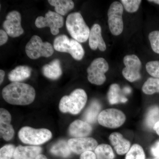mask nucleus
Segmentation results:
<instances>
[{"label": "nucleus", "instance_id": "nucleus-14", "mask_svg": "<svg viewBox=\"0 0 159 159\" xmlns=\"http://www.w3.org/2000/svg\"><path fill=\"white\" fill-rule=\"evenodd\" d=\"M11 116L8 111L4 108L0 109V131L3 139L9 141L14 135L13 127L10 124Z\"/></svg>", "mask_w": 159, "mask_h": 159}, {"label": "nucleus", "instance_id": "nucleus-38", "mask_svg": "<svg viewBox=\"0 0 159 159\" xmlns=\"http://www.w3.org/2000/svg\"><path fill=\"white\" fill-rule=\"evenodd\" d=\"M131 90L130 88L128 87H126L124 88L123 89V92L126 94H129L131 93Z\"/></svg>", "mask_w": 159, "mask_h": 159}, {"label": "nucleus", "instance_id": "nucleus-3", "mask_svg": "<svg viewBox=\"0 0 159 159\" xmlns=\"http://www.w3.org/2000/svg\"><path fill=\"white\" fill-rule=\"evenodd\" d=\"M87 101V95L82 89H77L69 96L61 98L59 102V108L63 113H70L77 115L81 111Z\"/></svg>", "mask_w": 159, "mask_h": 159}, {"label": "nucleus", "instance_id": "nucleus-2", "mask_svg": "<svg viewBox=\"0 0 159 159\" xmlns=\"http://www.w3.org/2000/svg\"><path fill=\"white\" fill-rule=\"evenodd\" d=\"M66 26L71 37L78 42H85L89 39L90 30L79 12H73L68 16Z\"/></svg>", "mask_w": 159, "mask_h": 159}, {"label": "nucleus", "instance_id": "nucleus-37", "mask_svg": "<svg viewBox=\"0 0 159 159\" xmlns=\"http://www.w3.org/2000/svg\"><path fill=\"white\" fill-rule=\"evenodd\" d=\"M153 129L156 132L157 134L159 135V121L156 123Z\"/></svg>", "mask_w": 159, "mask_h": 159}, {"label": "nucleus", "instance_id": "nucleus-27", "mask_svg": "<svg viewBox=\"0 0 159 159\" xmlns=\"http://www.w3.org/2000/svg\"><path fill=\"white\" fill-rule=\"evenodd\" d=\"M159 121V107L153 106L148 110L145 119V123L149 129L153 128L156 123Z\"/></svg>", "mask_w": 159, "mask_h": 159}, {"label": "nucleus", "instance_id": "nucleus-39", "mask_svg": "<svg viewBox=\"0 0 159 159\" xmlns=\"http://www.w3.org/2000/svg\"><path fill=\"white\" fill-rule=\"evenodd\" d=\"M35 159H47V158L43 155L39 154V155Z\"/></svg>", "mask_w": 159, "mask_h": 159}, {"label": "nucleus", "instance_id": "nucleus-31", "mask_svg": "<svg viewBox=\"0 0 159 159\" xmlns=\"http://www.w3.org/2000/svg\"><path fill=\"white\" fill-rule=\"evenodd\" d=\"M145 67L149 75L153 77L159 78V61H149L147 63Z\"/></svg>", "mask_w": 159, "mask_h": 159}, {"label": "nucleus", "instance_id": "nucleus-12", "mask_svg": "<svg viewBox=\"0 0 159 159\" xmlns=\"http://www.w3.org/2000/svg\"><path fill=\"white\" fill-rule=\"evenodd\" d=\"M21 22L20 13L16 11H11L6 16V19L3 22V27L10 37H19L24 32Z\"/></svg>", "mask_w": 159, "mask_h": 159}, {"label": "nucleus", "instance_id": "nucleus-6", "mask_svg": "<svg viewBox=\"0 0 159 159\" xmlns=\"http://www.w3.org/2000/svg\"><path fill=\"white\" fill-rule=\"evenodd\" d=\"M27 56L31 59H37L41 57H48L52 56L54 48L50 43L43 42L41 38L33 35L25 47Z\"/></svg>", "mask_w": 159, "mask_h": 159}, {"label": "nucleus", "instance_id": "nucleus-8", "mask_svg": "<svg viewBox=\"0 0 159 159\" xmlns=\"http://www.w3.org/2000/svg\"><path fill=\"white\" fill-rule=\"evenodd\" d=\"M123 6L120 2H114L109 8L107 12L109 28L111 34L115 36L120 35L123 31Z\"/></svg>", "mask_w": 159, "mask_h": 159}, {"label": "nucleus", "instance_id": "nucleus-1", "mask_svg": "<svg viewBox=\"0 0 159 159\" xmlns=\"http://www.w3.org/2000/svg\"><path fill=\"white\" fill-rule=\"evenodd\" d=\"M2 95L5 101L13 105H29L34 101L35 91L27 84L12 82L3 88Z\"/></svg>", "mask_w": 159, "mask_h": 159}, {"label": "nucleus", "instance_id": "nucleus-32", "mask_svg": "<svg viewBox=\"0 0 159 159\" xmlns=\"http://www.w3.org/2000/svg\"><path fill=\"white\" fill-rule=\"evenodd\" d=\"M16 148L12 145H7L0 149V159H11Z\"/></svg>", "mask_w": 159, "mask_h": 159}, {"label": "nucleus", "instance_id": "nucleus-30", "mask_svg": "<svg viewBox=\"0 0 159 159\" xmlns=\"http://www.w3.org/2000/svg\"><path fill=\"white\" fill-rule=\"evenodd\" d=\"M148 39L152 50L157 54H159V31L151 32L148 35Z\"/></svg>", "mask_w": 159, "mask_h": 159}, {"label": "nucleus", "instance_id": "nucleus-16", "mask_svg": "<svg viewBox=\"0 0 159 159\" xmlns=\"http://www.w3.org/2000/svg\"><path fill=\"white\" fill-rule=\"evenodd\" d=\"M92 131V127L89 123L80 120L72 122L69 129V134L75 138H85Z\"/></svg>", "mask_w": 159, "mask_h": 159}, {"label": "nucleus", "instance_id": "nucleus-21", "mask_svg": "<svg viewBox=\"0 0 159 159\" xmlns=\"http://www.w3.org/2000/svg\"><path fill=\"white\" fill-rule=\"evenodd\" d=\"M51 6H54L55 12L61 16H65L74 9V4L71 0H49Z\"/></svg>", "mask_w": 159, "mask_h": 159}, {"label": "nucleus", "instance_id": "nucleus-7", "mask_svg": "<svg viewBox=\"0 0 159 159\" xmlns=\"http://www.w3.org/2000/svg\"><path fill=\"white\" fill-rule=\"evenodd\" d=\"M109 65L102 57L94 59L88 68V79L93 84L102 85L106 80L105 73L108 70Z\"/></svg>", "mask_w": 159, "mask_h": 159}, {"label": "nucleus", "instance_id": "nucleus-17", "mask_svg": "<svg viewBox=\"0 0 159 159\" xmlns=\"http://www.w3.org/2000/svg\"><path fill=\"white\" fill-rule=\"evenodd\" d=\"M42 151L39 146H18L13 154L14 159H35Z\"/></svg>", "mask_w": 159, "mask_h": 159}, {"label": "nucleus", "instance_id": "nucleus-10", "mask_svg": "<svg viewBox=\"0 0 159 159\" xmlns=\"http://www.w3.org/2000/svg\"><path fill=\"white\" fill-rule=\"evenodd\" d=\"M35 25L39 29L49 27L51 29V34L57 35L59 33V29L62 28L64 25V18L55 11H48L44 17L38 16L35 20Z\"/></svg>", "mask_w": 159, "mask_h": 159}, {"label": "nucleus", "instance_id": "nucleus-35", "mask_svg": "<svg viewBox=\"0 0 159 159\" xmlns=\"http://www.w3.org/2000/svg\"><path fill=\"white\" fill-rule=\"evenodd\" d=\"M8 34L6 31L1 29L0 30V45L5 44L8 39Z\"/></svg>", "mask_w": 159, "mask_h": 159}, {"label": "nucleus", "instance_id": "nucleus-40", "mask_svg": "<svg viewBox=\"0 0 159 159\" xmlns=\"http://www.w3.org/2000/svg\"><path fill=\"white\" fill-rule=\"evenodd\" d=\"M148 2H153L159 5V0H150V1H148Z\"/></svg>", "mask_w": 159, "mask_h": 159}, {"label": "nucleus", "instance_id": "nucleus-28", "mask_svg": "<svg viewBox=\"0 0 159 159\" xmlns=\"http://www.w3.org/2000/svg\"><path fill=\"white\" fill-rule=\"evenodd\" d=\"M145 152L142 146L134 144L126 154L125 159H145Z\"/></svg>", "mask_w": 159, "mask_h": 159}, {"label": "nucleus", "instance_id": "nucleus-15", "mask_svg": "<svg viewBox=\"0 0 159 159\" xmlns=\"http://www.w3.org/2000/svg\"><path fill=\"white\" fill-rule=\"evenodd\" d=\"M89 45L92 50L97 48L101 51L106 50L107 46L102 36V30L99 24H94L91 28L89 38Z\"/></svg>", "mask_w": 159, "mask_h": 159}, {"label": "nucleus", "instance_id": "nucleus-36", "mask_svg": "<svg viewBox=\"0 0 159 159\" xmlns=\"http://www.w3.org/2000/svg\"><path fill=\"white\" fill-rule=\"evenodd\" d=\"M5 76V72L3 70H0V84H2L4 80Z\"/></svg>", "mask_w": 159, "mask_h": 159}, {"label": "nucleus", "instance_id": "nucleus-34", "mask_svg": "<svg viewBox=\"0 0 159 159\" xmlns=\"http://www.w3.org/2000/svg\"><path fill=\"white\" fill-rule=\"evenodd\" d=\"M151 152L154 157L159 158V141L152 145L151 148Z\"/></svg>", "mask_w": 159, "mask_h": 159}, {"label": "nucleus", "instance_id": "nucleus-26", "mask_svg": "<svg viewBox=\"0 0 159 159\" xmlns=\"http://www.w3.org/2000/svg\"><path fill=\"white\" fill-rule=\"evenodd\" d=\"M143 93L147 95L159 93V78L150 77L147 80L142 88Z\"/></svg>", "mask_w": 159, "mask_h": 159}, {"label": "nucleus", "instance_id": "nucleus-33", "mask_svg": "<svg viewBox=\"0 0 159 159\" xmlns=\"http://www.w3.org/2000/svg\"><path fill=\"white\" fill-rule=\"evenodd\" d=\"M80 159H97V157L93 152L87 151L81 154Z\"/></svg>", "mask_w": 159, "mask_h": 159}, {"label": "nucleus", "instance_id": "nucleus-22", "mask_svg": "<svg viewBox=\"0 0 159 159\" xmlns=\"http://www.w3.org/2000/svg\"><path fill=\"white\" fill-rule=\"evenodd\" d=\"M107 98L111 104L125 102L127 101L126 97L121 94L120 86L117 84H113L111 85L107 94Z\"/></svg>", "mask_w": 159, "mask_h": 159}, {"label": "nucleus", "instance_id": "nucleus-5", "mask_svg": "<svg viewBox=\"0 0 159 159\" xmlns=\"http://www.w3.org/2000/svg\"><path fill=\"white\" fill-rule=\"evenodd\" d=\"M19 138L22 142L29 145H42L52 138V133L47 129H35L29 126H25L19 132Z\"/></svg>", "mask_w": 159, "mask_h": 159}, {"label": "nucleus", "instance_id": "nucleus-13", "mask_svg": "<svg viewBox=\"0 0 159 159\" xmlns=\"http://www.w3.org/2000/svg\"><path fill=\"white\" fill-rule=\"evenodd\" d=\"M68 142L71 151L78 154L95 150L98 145L95 139L87 137L73 138L70 139Z\"/></svg>", "mask_w": 159, "mask_h": 159}, {"label": "nucleus", "instance_id": "nucleus-9", "mask_svg": "<svg viewBox=\"0 0 159 159\" xmlns=\"http://www.w3.org/2000/svg\"><path fill=\"white\" fill-rule=\"evenodd\" d=\"M98 122L100 125L109 128H116L123 125L125 116L122 111L116 109L104 110L99 113Z\"/></svg>", "mask_w": 159, "mask_h": 159}, {"label": "nucleus", "instance_id": "nucleus-25", "mask_svg": "<svg viewBox=\"0 0 159 159\" xmlns=\"http://www.w3.org/2000/svg\"><path fill=\"white\" fill-rule=\"evenodd\" d=\"M97 159H114L113 151L107 144H101L97 146L95 150Z\"/></svg>", "mask_w": 159, "mask_h": 159}, {"label": "nucleus", "instance_id": "nucleus-29", "mask_svg": "<svg viewBox=\"0 0 159 159\" xmlns=\"http://www.w3.org/2000/svg\"><path fill=\"white\" fill-rule=\"evenodd\" d=\"M121 2L126 11L133 13L138 11L142 1L141 0H122Z\"/></svg>", "mask_w": 159, "mask_h": 159}, {"label": "nucleus", "instance_id": "nucleus-41", "mask_svg": "<svg viewBox=\"0 0 159 159\" xmlns=\"http://www.w3.org/2000/svg\"><path fill=\"white\" fill-rule=\"evenodd\" d=\"M152 159H159V158L155 157V158H154Z\"/></svg>", "mask_w": 159, "mask_h": 159}, {"label": "nucleus", "instance_id": "nucleus-4", "mask_svg": "<svg viewBox=\"0 0 159 159\" xmlns=\"http://www.w3.org/2000/svg\"><path fill=\"white\" fill-rule=\"evenodd\" d=\"M54 48L56 51L70 54L76 60L83 58L84 51L82 45L76 40L69 38L65 34H61L54 40Z\"/></svg>", "mask_w": 159, "mask_h": 159}, {"label": "nucleus", "instance_id": "nucleus-19", "mask_svg": "<svg viewBox=\"0 0 159 159\" xmlns=\"http://www.w3.org/2000/svg\"><path fill=\"white\" fill-rule=\"evenodd\" d=\"M42 72L45 77L49 79L53 80L58 79L62 74L59 60L54 59L48 64L45 65L43 67Z\"/></svg>", "mask_w": 159, "mask_h": 159}, {"label": "nucleus", "instance_id": "nucleus-23", "mask_svg": "<svg viewBox=\"0 0 159 159\" xmlns=\"http://www.w3.org/2000/svg\"><path fill=\"white\" fill-rule=\"evenodd\" d=\"M100 109L101 106L98 101H93L84 115V121L89 123L96 122L98 119Z\"/></svg>", "mask_w": 159, "mask_h": 159}, {"label": "nucleus", "instance_id": "nucleus-20", "mask_svg": "<svg viewBox=\"0 0 159 159\" xmlns=\"http://www.w3.org/2000/svg\"><path fill=\"white\" fill-rule=\"evenodd\" d=\"M31 71V68L28 66H18L9 72L8 78L12 82H20L29 78Z\"/></svg>", "mask_w": 159, "mask_h": 159}, {"label": "nucleus", "instance_id": "nucleus-24", "mask_svg": "<svg viewBox=\"0 0 159 159\" xmlns=\"http://www.w3.org/2000/svg\"><path fill=\"white\" fill-rule=\"evenodd\" d=\"M71 151L68 142L61 140L54 144L51 149V153L54 155L67 157L70 155Z\"/></svg>", "mask_w": 159, "mask_h": 159}, {"label": "nucleus", "instance_id": "nucleus-11", "mask_svg": "<svg viewBox=\"0 0 159 159\" xmlns=\"http://www.w3.org/2000/svg\"><path fill=\"white\" fill-rule=\"evenodd\" d=\"M123 63L125 67L122 70V74L125 79L129 82H133L141 78L142 62L137 55H126L123 58Z\"/></svg>", "mask_w": 159, "mask_h": 159}, {"label": "nucleus", "instance_id": "nucleus-18", "mask_svg": "<svg viewBox=\"0 0 159 159\" xmlns=\"http://www.w3.org/2000/svg\"><path fill=\"white\" fill-rule=\"evenodd\" d=\"M109 139L119 155H122L127 153L130 148V142L124 139L119 133H113L110 135Z\"/></svg>", "mask_w": 159, "mask_h": 159}]
</instances>
